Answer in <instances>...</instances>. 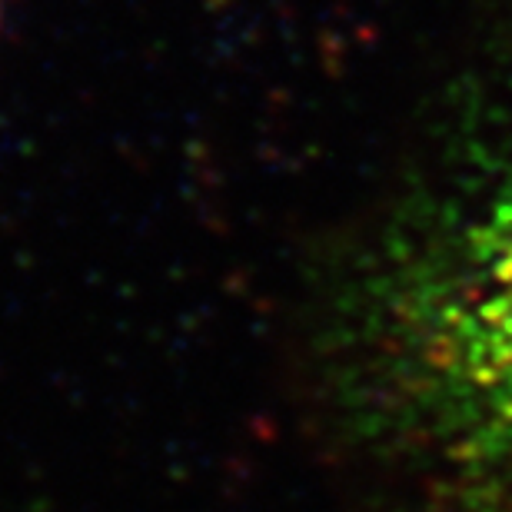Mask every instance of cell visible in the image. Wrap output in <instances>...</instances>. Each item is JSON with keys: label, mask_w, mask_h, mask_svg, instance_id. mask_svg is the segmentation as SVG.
Returning <instances> with one entry per match:
<instances>
[{"label": "cell", "mask_w": 512, "mask_h": 512, "mask_svg": "<svg viewBox=\"0 0 512 512\" xmlns=\"http://www.w3.org/2000/svg\"><path fill=\"white\" fill-rule=\"evenodd\" d=\"M336 326L373 433L473 512H512V120L399 220Z\"/></svg>", "instance_id": "cell-1"}]
</instances>
